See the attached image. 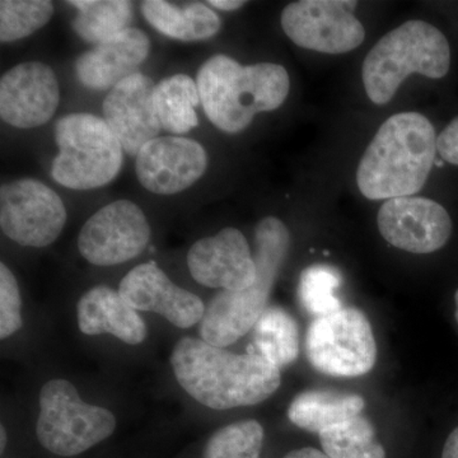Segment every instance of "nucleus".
Segmentation results:
<instances>
[{"instance_id": "2", "label": "nucleus", "mask_w": 458, "mask_h": 458, "mask_svg": "<svg viewBox=\"0 0 458 458\" xmlns=\"http://www.w3.org/2000/svg\"><path fill=\"white\" fill-rule=\"evenodd\" d=\"M437 135L424 114H394L382 123L361 157L357 183L370 200L412 197L436 164Z\"/></svg>"}, {"instance_id": "27", "label": "nucleus", "mask_w": 458, "mask_h": 458, "mask_svg": "<svg viewBox=\"0 0 458 458\" xmlns=\"http://www.w3.org/2000/svg\"><path fill=\"white\" fill-rule=\"evenodd\" d=\"M54 14L49 0H2L0 2V40L25 38L42 29Z\"/></svg>"}, {"instance_id": "21", "label": "nucleus", "mask_w": 458, "mask_h": 458, "mask_svg": "<svg viewBox=\"0 0 458 458\" xmlns=\"http://www.w3.org/2000/svg\"><path fill=\"white\" fill-rule=\"evenodd\" d=\"M140 9L153 29L174 40H207L221 30V18L203 3L177 8L164 0H146Z\"/></svg>"}, {"instance_id": "34", "label": "nucleus", "mask_w": 458, "mask_h": 458, "mask_svg": "<svg viewBox=\"0 0 458 458\" xmlns=\"http://www.w3.org/2000/svg\"><path fill=\"white\" fill-rule=\"evenodd\" d=\"M0 438H2V443H0V447H2V452L4 451L5 443H7V433H5L4 427H2V433H0Z\"/></svg>"}, {"instance_id": "15", "label": "nucleus", "mask_w": 458, "mask_h": 458, "mask_svg": "<svg viewBox=\"0 0 458 458\" xmlns=\"http://www.w3.org/2000/svg\"><path fill=\"white\" fill-rule=\"evenodd\" d=\"M188 267L199 284L223 291H245L258 276L246 237L231 227L195 242L188 254Z\"/></svg>"}, {"instance_id": "22", "label": "nucleus", "mask_w": 458, "mask_h": 458, "mask_svg": "<svg viewBox=\"0 0 458 458\" xmlns=\"http://www.w3.org/2000/svg\"><path fill=\"white\" fill-rule=\"evenodd\" d=\"M200 104L197 81L189 75H172L156 86V113L165 131L185 134L197 128V107Z\"/></svg>"}, {"instance_id": "8", "label": "nucleus", "mask_w": 458, "mask_h": 458, "mask_svg": "<svg viewBox=\"0 0 458 458\" xmlns=\"http://www.w3.org/2000/svg\"><path fill=\"white\" fill-rule=\"evenodd\" d=\"M306 354L313 369L325 375H366L377 358L369 319L354 307L313 319L307 331Z\"/></svg>"}, {"instance_id": "1", "label": "nucleus", "mask_w": 458, "mask_h": 458, "mask_svg": "<svg viewBox=\"0 0 458 458\" xmlns=\"http://www.w3.org/2000/svg\"><path fill=\"white\" fill-rule=\"evenodd\" d=\"M171 366L181 387L214 410L256 405L282 384L278 367L260 354H234L195 337L177 342Z\"/></svg>"}, {"instance_id": "18", "label": "nucleus", "mask_w": 458, "mask_h": 458, "mask_svg": "<svg viewBox=\"0 0 458 458\" xmlns=\"http://www.w3.org/2000/svg\"><path fill=\"white\" fill-rule=\"evenodd\" d=\"M150 41L140 30L131 29L99 42L75 62V74L89 89H113L137 73L149 55Z\"/></svg>"}, {"instance_id": "20", "label": "nucleus", "mask_w": 458, "mask_h": 458, "mask_svg": "<svg viewBox=\"0 0 458 458\" xmlns=\"http://www.w3.org/2000/svg\"><path fill=\"white\" fill-rule=\"evenodd\" d=\"M366 403L361 396L331 390H309L298 394L288 409V418L294 426L307 432L322 433L345 423L363 411Z\"/></svg>"}, {"instance_id": "14", "label": "nucleus", "mask_w": 458, "mask_h": 458, "mask_svg": "<svg viewBox=\"0 0 458 458\" xmlns=\"http://www.w3.org/2000/svg\"><path fill=\"white\" fill-rule=\"evenodd\" d=\"M141 185L157 195H174L194 185L208 167L207 152L198 141L159 137L141 148L135 164Z\"/></svg>"}, {"instance_id": "3", "label": "nucleus", "mask_w": 458, "mask_h": 458, "mask_svg": "<svg viewBox=\"0 0 458 458\" xmlns=\"http://www.w3.org/2000/svg\"><path fill=\"white\" fill-rule=\"evenodd\" d=\"M197 84L208 119L229 134L245 131L256 114L282 106L291 89L284 66H245L225 55L208 59L199 69Z\"/></svg>"}, {"instance_id": "12", "label": "nucleus", "mask_w": 458, "mask_h": 458, "mask_svg": "<svg viewBox=\"0 0 458 458\" xmlns=\"http://www.w3.org/2000/svg\"><path fill=\"white\" fill-rule=\"evenodd\" d=\"M378 228L391 245L412 254H430L448 242L450 214L437 201L403 197L386 200L378 213Z\"/></svg>"}, {"instance_id": "17", "label": "nucleus", "mask_w": 458, "mask_h": 458, "mask_svg": "<svg viewBox=\"0 0 458 458\" xmlns=\"http://www.w3.org/2000/svg\"><path fill=\"white\" fill-rule=\"evenodd\" d=\"M119 293L137 311L158 313L180 328L194 327L204 318L203 301L174 284L156 262L129 271L120 283Z\"/></svg>"}, {"instance_id": "23", "label": "nucleus", "mask_w": 458, "mask_h": 458, "mask_svg": "<svg viewBox=\"0 0 458 458\" xmlns=\"http://www.w3.org/2000/svg\"><path fill=\"white\" fill-rule=\"evenodd\" d=\"M256 348L278 369L289 366L300 354V330L285 310L267 307L254 327Z\"/></svg>"}, {"instance_id": "31", "label": "nucleus", "mask_w": 458, "mask_h": 458, "mask_svg": "<svg viewBox=\"0 0 458 458\" xmlns=\"http://www.w3.org/2000/svg\"><path fill=\"white\" fill-rule=\"evenodd\" d=\"M442 458H458V427L450 434L447 441H445Z\"/></svg>"}, {"instance_id": "11", "label": "nucleus", "mask_w": 458, "mask_h": 458, "mask_svg": "<svg viewBox=\"0 0 458 458\" xmlns=\"http://www.w3.org/2000/svg\"><path fill=\"white\" fill-rule=\"evenodd\" d=\"M150 227L138 205L117 200L93 214L78 236L81 255L98 267L137 258L149 243Z\"/></svg>"}, {"instance_id": "33", "label": "nucleus", "mask_w": 458, "mask_h": 458, "mask_svg": "<svg viewBox=\"0 0 458 458\" xmlns=\"http://www.w3.org/2000/svg\"><path fill=\"white\" fill-rule=\"evenodd\" d=\"M245 4L246 2H240V0H210L209 2V5L225 12L236 11Z\"/></svg>"}, {"instance_id": "16", "label": "nucleus", "mask_w": 458, "mask_h": 458, "mask_svg": "<svg viewBox=\"0 0 458 458\" xmlns=\"http://www.w3.org/2000/svg\"><path fill=\"white\" fill-rule=\"evenodd\" d=\"M156 86L147 75L135 73L116 84L105 98V122L131 156H138L161 131L155 106Z\"/></svg>"}, {"instance_id": "10", "label": "nucleus", "mask_w": 458, "mask_h": 458, "mask_svg": "<svg viewBox=\"0 0 458 458\" xmlns=\"http://www.w3.org/2000/svg\"><path fill=\"white\" fill-rule=\"evenodd\" d=\"M355 2L300 0L283 11V31L298 47L325 54H345L357 49L366 31L352 13Z\"/></svg>"}, {"instance_id": "5", "label": "nucleus", "mask_w": 458, "mask_h": 458, "mask_svg": "<svg viewBox=\"0 0 458 458\" xmlns=\"http://www.w3.org/2000/svg\"><path fill=\"white\" fill-rule=\"evenodd\" d=\"M451 49L437 27L409 21L385 35L369 51L361 69L370 101L386 105L410 74L439 80L450 71Z\"/></svg>"}, {"instance_id": "7", "label": "nucleus", "mask_w": 458, "mask_h": 458, "mask_svg": "<svg viewBox=\"0 0 458 458\" xmlns=\"http://www.w3.org/2000/svg\"><path fill=\"white\" fill-rule=\"evenodd\" d=\"M38 442L57 456L72 457L105 441L116 428L113 412L83 403L77 388L66 379L42 386Z\"/></svg>"}, {"instance_id": "28", "label": "nucleus", "mask_w": 458, "mask_h": 458, "mask_svg": "<svg viewBox=\"0 0 458 458\" xmlns=\"http://www.w3.org/2000/svg\"><path fill=\"white\" fill-rule=\"evenodd\" d=\"M264 428L256 420L237 421L213 434L204 458H260Z\"/></svg>"}, {"instance_id": "9", "label": "nucleus", "mask_w": 458, "mask_h": 458, "mask_svg": "<svg viewBox=\"0 0 458 458\" xmlns=\"http://www.w3.org/2000/svg\"><path fill=\"white\" fill-rule=\"evenodd\" d=\"M65 222L62 199L40 181L21 179L0 189V227L18 245L49 246L60 236Z\"/></svg>"}, {"instance_id": "35", "label": "nucleus", "mask_w": 458, "mask_h": 458, "mask_svg": "<svg viewBox=\"0 0 458 458\" xmlns=\"http://www.w3.org/2000/svg\"><path fill=\"white\" fill-rule=\"evenodd\" d=\"M454 300H456V313H454V316H456V319L458 322V289L456 294H454Z\"/></svg>"}, {"instance_id": "24", "label": "nucleus", "mask_w": 458, "mask_h": 458, "mask_svg": "<svg viewBox=\"0 0 458 458\" xmlns=\"http://www.w3.org/2000/svg\"><path fill=\"white\" fill-rule=\"evenodd\" d=\"M78 11L73 27L75 32L90 44L113 38L131 29V2L125 0H75L69 2Z\"/></svg>"}, {"instance_id": "6", "label": "nucleus", "mask_w": 458, "mask_h": 458, "mask_svg": "<svg viewBox=\"0 0 458 458\" xmlns=\"http://www.w3.org/2000/svg\"><path fill=\"white\" fill-rule=\"evenodd\" d=\"M59 155L53 162L54 180L73 190L107 185L119 174L123 148L105 119L92 114H71L57 120Z\"/></svg>"}, {"instance_id": "4", "label": "nucleus", "mask_w": 458, "mask_h": 458, "mask_svg": "<svg viewBox=\"0 0 458 458\" xmlns=\"http://www.w3.org/2000/svg\"><path fill=\"white\" fill-rule=\"evenodd\" d=\"M255 264L258 276L245 291H223L210 301L200 322V335L210 345L225 348L245 336L255 327L282 269L291 236L276 216L259 222L255 231Z\"/></svg>"}, {"instance_id": "13", "label": "nucleus", "mask_w": 458, "mask_h": 458, "mask_svg": "<svg viewBox=\"0 0 458 458\" xmlns=\"http://www.w3.org/2000/svg\"><path fill=\"white\" fill-rule=\"evenodd\" d=\"M59 99L56 75L40 62L13 66L0 80V116L14 128L44 125L56 113Z\"/></svg>"}, {"instance_id": "32", "label": "nucleus", "mask_w": 458, "mask_h": 458, "mask_svg": "<svg viewBox=\"0 0 458 458\" xmlns=\"http://www.w3.org/2000/svg\"><path fill=\"white\" fill-rule=\"evenodd\" d=\"M283 458H330L325 452L316 450V448L306 447L301 450L289 452L286 456Z\"/></svg>"}, {"instance_id": "26", "label": "nucleus", "mask_w": 458, "mask_h": 458, "mask_svg": "<svg viewBox=\"0 0 458 458\" xmlns=\"http://www.w3.org/2000/svg\"><path fill=\"white\" fill-rule=\"evenodd\" d=\"M340 284V274L327 265H315L304 270L298 286V295L303 309L315 318L339 311L343 307L335 291Z\"/></svg>"}, {"instance_id": "25", "label": "nucleus", "mask_w": 458, "mask_h": 458, "mask_svg": "<svg viewBox=\"0 0 458 458\" xmlns=\"http://www.w3.org/2000/svg\"><path fill=\"white\" fill-rule=\"evenodd\" d=\"M319 442L330 458H386L375 428L360 415L319 433Z\"/></svg>"}, {"instance_id": "19", "label": "nucleus", "mask_w": 458, "mask_h": 458, "mask_svg": "<svg viewBox=\"0 0 458 458\" xmlns=\"http://www.w3.org/2000/svg\"><path fill=\"white\" fill-rule=\"evenodd\" d=\"M77 315L78 327L86 335L111 334L131 345L147 337L140 313L110 286L98 285L87 291L78 302Z\"/></svg>"}, {"instance_id": "30", "label": "nucleus", "mask_w": 458, "mask_h": 458, "mask_svg": "<svg viewBox=\"0 0 458 458\" xmlns=\"http://www.w3.org/2000/svg\"><path fill=\"white\" fill-rule=\"evenodd\" d=\"M437 150L443 161L458 165V116L437 138Z\"/></svg>"}, {"instance_id": "29", "label": "nucleus", "mask_w": 458, "mask_h": 458, "mask_svg": "<svg viewBox=\"0 0 458 458\" xmlns=\"http://www.w3.org/2000/svg\"><path fill=\"white\" fill-rule=\"evenodd\" d=\"M20 289L13 273L4 262L0 264V337L3 340L16 334L22 327Z\"/></svg>"}]
</instances>
